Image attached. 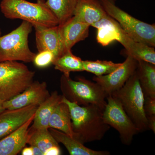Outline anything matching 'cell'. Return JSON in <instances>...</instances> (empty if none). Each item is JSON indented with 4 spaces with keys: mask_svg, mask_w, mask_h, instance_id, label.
Here are the masks:
<instances>
[{
    "mask_svg": "<svg viewBox=\"0 0 155 155\" xmlns=\"http://www.w3.org/2000/svg\"><path fill=\"white\" fill-rule=\"evenodd\" d=\"M148 121V129L152 130L154 134L155 133V115L147 116Z\"/></svg>",
    "mask_w": 155,
    "mask_h": 155,
    "instance_id": "obj_28",
    "label": "cell"
},
{
    "mask_svg": "<svg viewBox=\"0 0 155 155\" xmlns=\"http://www.w3.org/2000/svg\"><path fill=\"white\" fill-rule=\"evenodd\" d=\"M137 61L127 55L122 65L110 74L94 76L93 79L107 94H112L121 88L136 70Z\"/></svg>",
    "mask_w": 155,
    "mask_h": 155,
    "instance_id": "obj_10",
    "label": "cell"
},
{
    "mask_svg": "<svg viewBox=\"0 0 155 155\" xmlns=\"http://www.w3.org/2000/svg\"><path fill=\"white\" fill-rule=\"evenodd\" d=\"M38 106L14 110H5L0 114V140L17 130L33 116Z\"/></svg>",
    "mask_w": 155,
    "mask_h": 155,
    "instance_id": "obj_12",
    "label": "cell"
},
{
    "mask_svg": "<svg viewBox=\"0 0 155 155\" xmlns=\"http://www.w3.org/2000/svg\"><path fill=\"white\" fill-rule=\"evenodd\" d=\"M56 58L52 52L48 50L38 51L35 54L32 62L38 68H45L53 64Z\"/></svg>",
    "mask_w": 155,
    "mask_h": 155,
    "instance_id": "obj_25",
    "label": "cell"
},
{
    "mask_svg": "<svg viewBox=\"0 0 155 155\" xmlns=\"http://www.w3.org/2000/svg\"><path fill=\"white\" fill-rule=\"evenodd\" d=\"M90 25L78 22L71 17L67 22L58 25L62 46V54L76 43L84 40L89 35Z\"/></svg>",
    "mask_w": 155,
    "mask_h": 155,
    "instance_id": "obj_13",
    "label": "cell"
},
{
    "mask_svg": "<svg viewBox=\"0 0 155 155\" xmlns=\"http://www.w3.org/2000/svg\"><path fill=\"white\" fill-rule=\"evenodd\" d=\"M34 115L19 128L0 140V155H16L27 144L29 127Z\"/></svg>",
    "mask_w": 155,
    "mask_h": 155,
    "instance_id": "obj_16",
    "label": "cell"
},
{
    "mask_svg": "<svg viewBox=\"0 0 155 155\" xmlns=\"http://www.w3.org/2000/svg\"><path fill=\"white\" fill-rule=\"evenodd\" d=\"M144 110L147 116L155 115V97H144Z\"/></svg>",
    "mask_w": 155,
    "mask_h": 155,
    "instance_id": "obj_26",
    "label": "cell"
},
{
    "mask_svg": "<svg viewBox=\"0 0 155 155\" xmlns=\"http://www.w3.org/2000/svg\"><path fill=\"white\" fill-rule=\"evenodd\" d=\"M1 11L8 19H21L35 25L52 27L59 25L58 19L45 0L31 3L26 0H2Z\"/></svg>",
    "mask_w": 155,
    "mask_h": 155,
    "instance_id": "obj_3",
    "label": "cell"
},
{
    "mask_svg": "<svg viewBox=\"0 0 155 155\" xmlns=\"http://www.w3.org/2000/svg\"><path fill=\"white\" fill-rule=\"evenodd\" d=\"M22 155H33V150L31 146L30 147H24L22 150Z\"/></svg>",
    "mask_w": 155,
    "mask_h": 155,
    "instance_id": "obj_29",
    "label": "cell"
},
{
    "mask_svg": "<svg viewBox=\"0 0 155 155\" xmlns=\"http://www.w3.org/2000/svg\"><path fill=\"white\" fill-rule=\"evenodd\" d=\"M33 150V155H44V153L36 146H30Z\"/></svg>",
    "mask_w": 155,
    "mask_h": 155,
    "instance_id": "obj_30",
    "label": "cell"
},
{
    "mask_svg": "<svg viewBox=\"0 0 155 155\" xmlns=\"http://www.w3.org/2000/svg\"><path fill=\"white\" fill-rule=\"evenodd\" d=\"M111 95L119 100L140 133L149 130L144 110V95L136 71L121 88Z\"/></svg>",
    "mask_w": 155,
    "mask_h": 155,
    "instance_id": "obj_4",
    "label": "cell"
},
{
    "mask_svg": "<svg viewBox=\"0 0 155 155\" xmlns=\"http://www.w3.org/2000/svg\"><path fill=\"white\" fill-rule=\"evenodd\" d=\"M92 25L97 30V41L103 46H107L114 41L119 42L126 50L127 56H130L137 61H144L155 65L154 48L135 41L109 15Z\"/></svg>",
    "mask_w": 155,
    "mask_h": 155,
    "instance_id": "obj_2",
    "label": "cell"
},
{
    "mask_svg": "<svg viewBox=\"0 0 155 155\" xmlns=\"http://www.w3.org/2000/svg\"><path fill=\"white\" fill-rule=\"evenodd\" d=\"M55 69L61 71L66 77L71 72L84 71L83 61L74 55L71 50L67 51L56 58L53 63Z\"/></svg>",
    "mask_w": 155,
    "mask_h": 155,
    "instance_id": "obj_21",
    "label": "cell"
},
{
    "mask_svg": "<svg viewBox=\"0 0 155 155\" xmlns=\"http://www.w3.org/2000/svg\"><path fill=\"white\" fill-rule=\"evenodd\" d=\"M4 102H5V101L0 99V114L5 110L3 107V103Z\"/></svg>",
    "mask_w": 155,
    "mask_h": 155,
    "instance_id": "obj_31",
    "label": "cell"
},
{
    "mask_svg": "<svg viewBox=\"0 0 155 155\" xmlns=\"http://www.w3.org/2000/svg\"><path fill=\"white\" fill-rule=\"evenodd\" d=\"M27 143L36 146L44 153L50 147L58 146L59 143L50 133L48 129H29Z\"/></svg>",
    "mask_w": 155,
    "mask_h": 155,
    "instance_id": "obj_23",
    "label": "cell"
},
{
    "mask_svg": "<svg viewBox=\"0 0 155 155\" xmlns=\"http://www.w3.org/2000/svg\"><path fill=\"white\" fill-rule=\"evenodd\" d=\"M34 75L22 63L0 62V99L5 101L21 93L33 82Z\"/></svg>",
    "mask_w": 155,
    "mask_h": 155,
    "instance_id": "obj_6",
    "label": "cell"
},
{
    "mask_svg": "<svg viewBox=\"0 0 155 155\" xmlns=\"http://www.w3.org/2000/svg\"><path fill=\"white\" fill-rule=\"evenodd\" d=\"M108 15L99 0H77L72 17L91 26Z\"/></svg>",
    "mask_w": 155,
    "mask_h": 155,
    "instance_id": "obj_15",
    "label": "cell"
},
{
    "mask_svg": "<svg viewBox=\"0 0 155 155\" xmlns=\"http://www.w3.org/2000/svg\"><path fill=\"white\" fill-rule=\"evenodd\" d=\"M122 63H115L111 61H83L84 71L99 76L107 75L122 65Z\"/></svg>",
    "mask_w": 155,
    "mask_h": 155,
    "instance_id": "obj_24",
    "label": "cell"
},
{
    "mask_svg": "<svg viewBox=\"0 0 155 155\" xmlns=\"http://www.w3.org/2000/svg\"><path fill=\"white\" fill-rule=\"evenodd\" d=\"M33 27L29 22L23 21L16 29L0 36V62H32L35 54L29 48L28 38Z\"/></svg>",
    "mask_w": 155,
    "mask_h": 155,
    "instance_id": "obj_8",
    "label": "cell"
},
{
    "mask_svg": "<svg viewBox=\"0 0 155 155\" xmlns=\"http://www.w3.org/2000/svg\"><path fill=\"white\" fill-rule=\"evenodd\" d=\"M61 154V151L60 146H54L50 147L45 151L44 155H60Z\"/></svg>",
    "mask_w": 155,
    "mask_h": 155,
    "instance_id": "obj_27",
    "label": "cell"
},
{
    "mask_svg": "<svg viewBox=\"0 0 155 155\" xmlns=\"http://www.w3.org/2000/svg\"><path fill=\"white\" fill-rule=\"evenodd\" d=\"M61 89L64 97L80 106L94 105L104 110L107 104L108 95L100 85L84 77L73 80L63 75Z\"/></svg>",
    "mask_w": 155,
    "mask_h": 155,
    "instance_id": "obj_5",
    "label": "cell"
},
{
    "mask_svg": "<svg viewBox=\"0 0 155 155\" xmlns=\"http://www.w3.org/2000/svg\"><path fill=\"white\" fill-rule=\"evenodd\" d=\"M49 126V128L60 130L76 140V135L72 128L69 107L62 101L53 111L50 118Z\"/></svg>",
    "mask_w": 155,
    "mask_h": 155,
    "instance_id": "obj_19",
    "label": "cell"
},
{
    "mask_svg": "<svg viewBox=\"0 0 155 155\" xmlns=\"http://www.w3.org/2000/svg\"><path fill=\"white\" fill-rule=\"evenodd\" d=\"M105 11L135 41L155 46V25L134 18L115 5L113 0H99Z\"/></svg>",
    "mask_w": 155,
    "mask_h": 155,
    "instance_id": "obj_7",
    "label": "cell"
},
{
    "mask_svg": "<svg viewBox=\"0 0 155 155\" xmlns=\"http://www.w3.org/2000/svg\"><path fill=\"white\" fill-rule=\"evenodd\" d=\"M77 0H47L45 3L49 9L61 25L73 17Z\"/></svg>",
    "mask_w": 155,
    "mask_h": 155,
    "instance_id": "obj_22",
    "label": "cell"
},
{
    "mask_svg": "<svg viewBox=\"0 0 155 155\" xmlns=\"http://www.w3.org/2000/svg\"><path fill=\"white\" fill-rule=\"evenodd\" d=\"M136 71L144 97H155V65L138 61Z\"/></svg>",
    "mask_w": 155,
    "mask_h": 155,
    "instance_id": "obj_20",
    "label": "cell"
},
{
    "mask_svg": "<svg viewBox=\"0 0 155 155\" xmlns=\"http://www.w3.org/2000/svg\"><path fill=\"white\" fill-rule=\"evenodd\" d=\"M62 95L58 92H53L51 94L38 106L33 120V124L29 129H48L50 118L53 111L62 100Z\"/></svg>",
    "mask_w": 155,
    "mask_h": 155,
    "instance_id": "obj_17",
    "label": "cell"
},
{
    "mask_svg": "<svg viewBox=\"0 0 155 155\" xmlns=\"http://www.w3.org/2000/svg\"><path fill=\"white\" fill-rule=\"evenodd\" d=\"M45 82H32L25 90L3 103L5 110H14L30 106H39L50 96Z\"/></svg>",
    "mask_w": 155,
    "mask_h": 155,
    "instance_id": "obj_11",
    "label": "cell"
},
{
    "mask_svg": "<svg viewBox=\"0 0 155 155\" xmlns=\"http://www.w3.org/2000/svg\"><path fill=\"white\" fill-rule=\"evenodd\" d=\"M33 27L35 29L38 52L49 51L54 54L56 59L62 54V43L58 25L52 27L35 25Z\"/></svg>",
    "mask_w": 155,
    "mask_h": 155,
    "instance_id": "obj_14",
    "label": "cell"
},
{
    "mask_svg": "<svg viewBox=\"0 0 155 155\" xmlns=\"http://www.w3.org/2000/svg\"><path fill=\"white\" fill-rule=\"evenodd\" d=\"M50 133L59 143H62L71 155H109L107 151H97L84 146L83 143L66 134L53 128H49Z\"/></svg>",
    "mask_w": 155,
    "mask_h": 155,
    "instance_id": "obj_18",
    "label": "cell"
},
{
    "mask_svg": "<svg viewBox=\"0 0 155 155\" xmlns=\"http://www.w3.org/2000/svg\"><path fill=\"white\" fill-rule=\"evenodd\" d=\"M107 101L103 114L105 123L118 131L122 143L129 145L134 136L140 133L139 130L125 113L119 100L110 94L107 97Z\"/></svg>",
    "mask_w": 155,
    "mask_h": 155,
    "instance_id": "obj_9",
    "label": "cell"
},
{
    "mask_svg": "<svg viewBox=\"0 0 155 155\" xmlns=\"http://www.w3.org/2000/svg\"><path fill=\"white\" fill-rule=\"evenodd\" d=\"M0 36H1V31H0Z\"/></svg>",
    "mask_w": 155,
    "mask_h": 155,
    "instance_id": "obj_32",
    "label": "cell"
},
{
    "mask_svg": "<svg viewBox=\"0 0 155 155\" xmlns=\"http://www.w3.org/2000/svg\"><path fill=\"white\" fill-rule=\"evenodd\" d=\"M62 102L69 107L76 140L84 144L101 140L110 127L103 119L104 110L94 105L80 106L62 95Z\"/></svg>",
    "mask_w": 155,
    "mask_h": 155,
    "instance_id": "obj_1",
    "label": "cell"
}]
</instances>
